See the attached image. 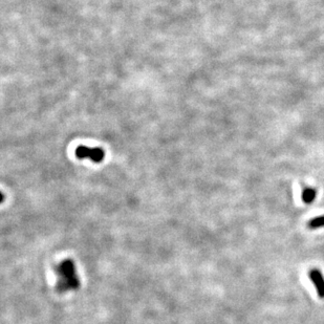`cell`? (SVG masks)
<instances>
[{"label":"cell","mask_w":324,"mask_h":324,"mask_svg":"<svg viewBox=\"0 0 324 324\" xmlns=\"http://www.w3.org/2000/svg\"><path fill=\"white\" fill-rule=\"evenodd\" d=\"M58 276L57 289L60 293L77 289L80 286L73 260L66 259L56 267Z\"/></svg>","instance_id":"1"},{"label":"cell","mask_w":324,"mask_h":324,"mask_svg":"<svg viewBox=\"0 0 324 324\" xmlns=\"http://www.w3.org/2000/svg\"><path fill=\"white\" fill-rule=\"evenodd\" d=\"M76 155L78 158L89 157L95 163L102 162L104 158V151L100 148H89L86 146H80L76 150Z\"/></svg>","instance_id":"2"},{"label":"cell","mask_w":324,"mask_h":324,"mask_svg":"<svg viewBox=\"0 0 324 324\" xmlns=\"http://www.w3.org/2000/svg\"><path fill=\"white\" fill-rule=\"evenodd\" d=\"M308 277L312 280L319 298L324 299V277L318 268H313L308 272Z\"/></svg>","instance_id":"3"},{"label":"cell","mask_w":324,"mask_h":324,"mask_svg":"<svg viewBox=\"0 0 324 324\" xmlns=\"http://www.w3.org/2000/svg\"><path fill=\"white\" fill-rule=\"evenodd\" d=\"M316 195H317V192L314 188L305 187V188H303V190H302L301 198H302L303 202L308 205V204H312L315 201Z\"/></svg>","instance_id":"4"},{"label":"cell","mask_w":324,"mask_h":324,"mask_svg":"<svg viewBox=\"0 0 324 324\" xmlns=\"http://www.w3.org/2000/svg\"><path fill=\"white\" fill-rule=\"evenodd\" d=\"M307 227H308V229H311V230L324 228V215L316 216L313 219L309 220V222L307 223Z\"/></svg>","instance_id":"5"}]
</instances>
